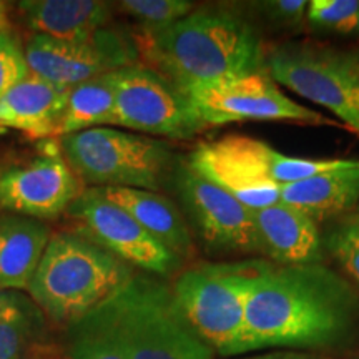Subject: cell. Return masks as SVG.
<instances>
[{"label":"cell","instance_id":"6da1fadb","mask_svg":"<svg viewBox=\"0 0 359 359\" xmlns=\"http://www.w3.org/2000/svg\"><path fill=\"white\" fill-rule=\"evenodd\" d=\"M358 320L356 290L325 263L278 266L258 262L246 299L250 353L334 348L346 343Z\"/></svg>","mask_w":359,"mask_h":359},{"label":"cell","instance_id":"7a4b0ae2","mask_svg":"<svg viewBox=\"0 0 359 359\" xmlns=\"http://www.w3.org/2000/svg\"><path fill=\"white\" fill-rule=\"evenodd\" d=\"M148 65L190 90L264 70V50L257 27L238 8L206 6L154 34L140 45Z\"/></svg>","mask_w":359,"mask_h":359},{"label":"cell","instance_id":"3957f363","mask_svg":"<svg viewBox=\"0 0 359 359\" xmlns=\"http://www.w3.org/2000/svg\"><path fill=\"white\" fill-rule=\"evenodd\" d=\"M133 275L132 266L79 233H52L27 291L48 321L69 326L102 306Z\"/></svg>","mask_w":359,"mask_h":359},{"label":"cell","instance_id":"277c9868","mask_svg":"<svg viewBox=\"0 0 359 359\" xmlns=\"http://www.w3.org/2000/svg\"><path fill=\"white\" fill-rule=\"evenodd\" d=\"M348 161L288 156L258 138L230 133L198 143L187 163L250 210H262L280 203V187L341 168Z\"/></svg>","mask_w":359,"mask_h":359},{"label":"cell","instance_id":"5b68a950","mask_svg":"<svg viewBox=\"0 0 359 359\" xmlns=\"http://www.w3.org/2000/svg\"><path fill=\"white\" fill-rule=\"evenodd\" d=\"M259 259L196 264L182 271L172 291L188 326L215 354L250 353L246 299Z\"/></svg>","mask_w":359,"mask_h":359},{"label":"cell","instance_id":"8992f818","mask_svg":"<svg viewBox=\"0 0 359 359\" xmlns=\"http://www.w3.org/2000/svg\"><path fill=\"white\" fill-rule=\"evenodd\" d=\"M62 154L85 188H142L160 191L178 161L168 143L115 127H98L58 138Z\"/></svg>","mask_w":359,"mask_h":359},{"label":"cell","instance_id":"52a82bcc","mask_svg":"<svg viewBox=\"0 0 359 359\" xmlns=\"http://www.w3.org/2000/svg\"><path fill=\"white\" fill-rule=\"evenodd\" d=\"M128 359H213L188 326L172 286L133 275L107 299Z\"/></svg>","mask_w":359,"mask_h":359},{"label":"cell","instance_id":"ba28073f","mask_svg":"<svg viewBox=\"0 0 359 359\" xmlns=\"http://www.w3.org/2000/svg\"><path fill=\"white\" fill-rule=\"evenodd\" d=\"M264 70L276 83L325 107L359 135V48L278 43L266 50Z\"/></svg>","mask_w":359,"mask_h":359},{"label":"cell","instance_id":"9c48e42d","mask_svg":"<svg viewBox=\"0 0 359 359\" xmlns=\"http://www.w3.org/2000/svg\"><path fill=\"white\" fill-rule=\"evenodd\" d=\"M110 79L115 90L111 127L172 140H187L206 128L185 90L154 67L138 62L110 72Z\"/></svg>","mask_w":359,"mask_h":359},{"label":"cell","instance_id":"30bf717a","mask_svg":"<svg viewBox=\"0 0 359 359\" xmlns=\"http://www.w3.org/2000/svg\"><path fill=\"white\" fill-rule=\"evenodd\" d=\"M193 109L206 127L268 120L311 127H344L338 120L308 109L281 92L266 70L187 90Z\"/></svg>","mask_w":359,"mask_h":359},{"label":"cell","instance_id":"8fae6325","mask_svg":"<svg viewBox=\"0 0 359 359\" xmlns=\"http://www.w3.org/2000/svg\"><path fill=\"white\" fill-rule=\"evenodd\" d=\"M140 53V43L133 35L110 25L87 40L32 35L25 43L30 74L62 90L138 64Z\"/></svg>","mask_w":359,"mask_h":359},{"label":"cell","instance_id":"7c38bea8","mask_svg":"<svg viewBox=\"0 0 359 359\" xmlns=\"http://www.w3.org/2000/svg\"><path fill=\"white\" fill-rule=\"evenodd\" d=\"M39 150L0 167V208L40 219H55L85 190L62 154L58 138L40 140Z\"/></svg>","mask_w":359,"mask_h":359},{"label":"cell","instance_id":"4fadbf2b","mask_svg":"<svg viewBox=\"0 0 359 359\" xmlns=\"http://www.w3.org/2000/svg\"><path fill=\"white\" fill-rule=\"evenodd\" d=\"M75 233L102 246L128 266L161 278L172 276L182 259L133 219L125 210L105 200L93 188H85L65 212Z\"/></svg>","mask_w":359,"mask_h":359},{"label":"cell","instance_id":"5bb4252c","mask_svg":"<svg viewBox=\"0 0 359 359\" xmlns=\"http://www.w3.org/2000/svg\"><path fill=\"white\" fill-rule=\"evenodd\" d=\"M178 198L205 248L212 253H262L253 210L178 161L173 180Z\"/></svg>","mask_w":359,"mask_h":359},{"label":"cell","instance_id":"9a60e30c","mask_svg":"<svg viewBox=\"0 0 359 359\" xmlns=\"http://www.w3.org/2000/svg\"><path fill=\"white\" fill-rule=\"evenodd\" d=\"M262 253L278 266L325 263L323 233L316 222L285 203L253 210Z\"/></svg>","mask_w":359,"mask_h":359},{"label":"cell","instance_id":"2e32d148","mask_svg":"<svg viewBox=\"0 0 359 359\" xmlns=\"http://www.w3.org/2000/svg\"><path fill=\"white\" fill-rule=\"evenodd\" d=\"M69 90L30 74L0 97V128L19 130L35 140L58 138Z\"/></svg>","mask_w":359,"mask_h":359},{"label":"cell","instance_id":"e0dca14e","mask_svg":"<svg viewBox=\"0 0 359 359\" xmlns=\"http://www.w3.org/2000/svg\"><path fill=\"white\" fill-rule=\"evenodd\" d=\"M93 190L105 200L125 210L182 262L195 255V241L185 217L178 206L160 191L123 187L93 188Z\"/></svg>","mask_w":359,"mask_h":359},{"label":"cell","instance_id":"ac0fdd59","mask_svg":"<svg viewBox=\"0 0 359 359\" xmlns=\"http://www.w3.org/2000/svg\"><path fill=\"white\" fill-rule=\"evenodd\" d=\"M280 201L316 223L346 217L359 205V161L280 187Z\"/></svg>","mask_w":359,"mask_h":359},{"label":"cell","instance_id":"d6986e66","mask_svg":"<svg viewBox=\"0 0 359 359\" xmlns=\"http://www.w3.org/2000/svg\"><path fill=\"white\" fill-rule=\"evenodd\" d=\"M17 13L34 35L58 40H87L111 22L110 4L98 0H24Z\"/></svg>","mask_w":359,"mask_h":359},{"label":"cell","instance_id":"ffe728a7","mask_svg":"<svg viewBox=\"0 0 359 359\" xmlns=\"http://www.w3.org/2000/svg\"><path fill=\"white\" fill-rule=\"evenodd\" d=\"M52 238L50 226L19 213L0 212V288H29Z\"/></svg>","mask_w":359,"mask_h":359},{"label":"cell","instance_id":"44dd1931","mask_svg":"<svg viewBox=\"0 0 359 359\" xmlns=\"http://www.w3.org/2000/svg\"><path fill=\"white\" fill-rule=\"evenodd\" d=\"M55 343L48 320L30 296L4 290L0 298V359H37Z\"/></svg>","mask_w":359,"mask_h":359},{"label":"cell","instance_id":"7402d4cb","mask_svg":"<svg viewBox=\"0 0 359 359\" xmlns=\"http://www.w3.org/2000/svg\"><path fill=\"white\" fill-rule=\"evenodd\" d=\"M115 114V90L110 72L69 90L58 138L83 130L111 127Z\"/></svg>","mask_w":359,"mask_h":359},{"label":"cell","instance_id":"603a6c76","mask_svg":"<svg viewBox=\"0 0 359 359\" xmlns=\"http://www.w3.org/2000/svg\"><path fill=\"white\" fill-rule=\"evenodd\" d=\"M72 359H128L107 302L67 326Z\"/></svg>","mask_w":359,"mask_h":359},{"label":"cell","instance_id":"cb8c5ba5","mask_svg":"<svg viewBox=\"0 0 359 359\" xmlns=\"http://www.w3.org/2000/svg\"><path fill=\"white\" fill-rule=\"evenodd\" d=\"M306 25L321 34L359 39V0H313Z\"/></svg>","mask_w":359,"mask_h":359},{"label":"cell","instance_id":"d4e9b609","mask_svg":"<svg viewBox=\"0 0 359 359\" xmlns=\"http://www.w3.org/2000/svg\"><path fill=\"white\" fill-rule=\"evenodd\" d=\"M323 246L349 280L359 286V215L349 213L334 219L323 235Z\"/></svg>","mask_w":359,"mask_h":359},{"label":"cell","instance_id":"484cf974","mask_svg":"<svg viewBox=\"0 0 359 359\" xmlns=\"http://www.w3.org/2000/svg\"><path fill=\"white\" fill-rule=\"evenodd\" d=\"M118 8L142 25L143 34H154L187 17L195 11V4L188 0H123Z\"/></svg>","mask_w":359,"mask_h":359},{"label":"cell","instance_id":"4316f807","mask_svg":"<svg viewBox=\"0 0 359 359\" xmlns=\"http://www.w3.org/2000/svg\"><path fill=\"white\" fill-rule=\"evenodd\" d=\"M30 75L25 45L12 29L0 34V97Z\"/></svg>","mask_w":359,"mask_h":359},{"label":"cell","instance_id":"83f0119b","mask_svg":"<svg viewBox=\"0 0 359 359\" xmlns=\"http://www.w3.org/2000/svg\"><path fill=\"white\" fill-rule=\"evenodd\" d=\"M255 11L262 13L264 20L280 29H302L306 25L308 7L306 0H266L255 2Z\"/></svg>","mask_w":359,"mask_h":359},{"label":"cell","instance_id":"f1b7e54d","mask_svg":"<svg viewBox=\"0 0 359 359\" xmlns=\"http://www.w3.org/2000/svg\"><path fill=\"white\" fill-rule=\"evenodd\" d=\"M243 359H327V358L318 356V354H311V353H304V351L278 349V351L257 354V356H250V358H243Z\"/></svg>","mask_w":359,"mask_h":359},{"label":"cell","instance_id":"f546056e","mask_svg":"<svg viewBox=\"0 0 359 359\" xmlns=\"http://www.w3.org/2000/svg\"><path fill=\"white\" fill-rule=\"evenodd\" d=\"M37 359H72V358L64 344L57 343L55 341V343H53L50 348L45 349V351L40 354Z\"/></svg>","mask_w":359,"mask_h":359},{"label":"cell","instance_id":"4dcf8cb0","mask_svg":"<svg viewBox=\"0 0 359 359\" xmlns=\"http://www.w3.org/2000/svg\"><path fill=\"white\" fill-rule=\"evenodd\" d=\"M8 29H11V20H8L7 6L4 2H0V34L6 32Z\"/></svg>","mask_w":359,"mask_h":359},{"label":"cell","instance_id":"1f68e13d","mask_svg":"<svg viewBox=\"0 0 359 359\" xmlns=\"http://www.w3.org/2000/svg\"><path fill=\"white\" fill-rule=\"evenodd\" d=\"M2 133H6V130H4V128H0V135H2Z\"/></svg>","mask_w":359,"mask_h":359},{"label":"cell","instance_id":"d6a6232c","mask_svg":"<svg viewBox=\"0 0 359 359\" xmlns=\"http://www.w3.org/2000/svg\"><path fill=\"white\" fill-rule=\"evenodd\" d=\"M2 291H4V290H2V288H0V298H2Z\"/></svg>","mask_w":359,"mask_h":359},{"label":"cell","instance_id":"836d02e7","mask_svg":"<svg viewBox=\"0 0 359 359\" xmlns=\"http://www.w3.org/2000/svg\"><path fill=\"white\" fill-rule=\"evenodd\" d=\"M358 215H359V205H358Z\"/></svg>","mask_w":359,"mask_h":359}]
</instances>
